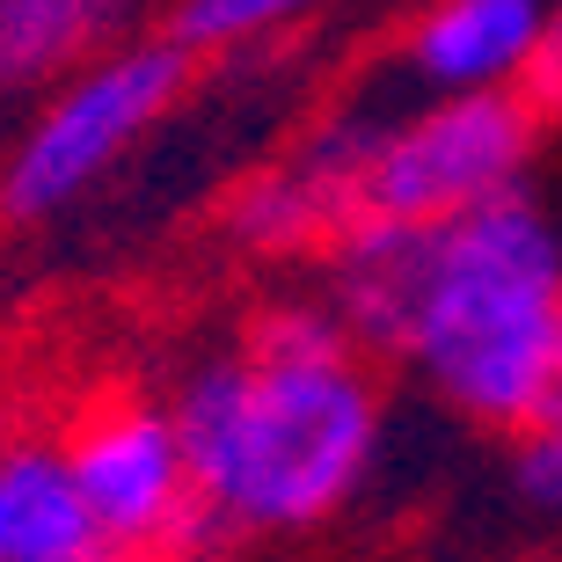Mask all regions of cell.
<instances>
[{"instance_id":"obj_1","label":"cell","mask_w":562,"mask_h":562,"mask_svg":"<svg viewBox=\"0 0 562 562\" xmlns=\"http://www.w3.org/2000/svg\"><path fill=\"white\" fill-rule=\"evenodd\" d=\"M168 409L220 533H307L358 497L380 453V387L358 351L212 358Z\"/></svg>"},{"instance_id":"obj_2","label":"cell","mask_w":562,"mask_h":562,"mask_svg":"<svg viewBox=\"0 0 562 562\" xmlns=\"http://www.w3.org/2000/svg\"><path fill=\"white\" fill-rule=\"evenodd\" d=\"M555 314L562 234L526 190H504L431 220V271H424L417 329L402 358L468 424L519 431L541 417Z\"/></svg>"},{"instance_id":"obj_3","label":"cell","mask_w":562,"mask_h":562,"mask_svg":"<svg viewBox=\"0 0 562 562\" xmlns=\"http://www.w3.org/2000/svg\"><path fill=\"white\" fill-rule=\"evenodd\" d=\"M190 59H198L190 44L146 37L117 44L103 59H88L74 81H59L0 168V220L30 227V220L66 212L81 190H95L176 110V95L190 88Z\"/></svg>"},{"instance_id":"obj_4","label":"cell","mask_w":562,"mask_h":562,"mask_svg":"<svg viewBox=\"0 0 562 562\" xmlns=\"http://www.w3.org/2000/svg\"><path fill=\"white\" fill-rule=\"evenodd\" d=\"M541 103L526 88H468L438 95L402 125H366L351 176V220H446L482 198L519 190L533 146H541Z\"/></svg>"},{"instance_id":"obj_5","label":"cell","mask_w":562,"mask_h":562,"mask_svg":"<svg viewBox=\"0 0 562 562\" xmlns=\"http://www.w3.org/2000/svg\"><path fill=\"white\" fill-rule=\"evenodd\" d=\"M59 446L103 548H176V555H190L220 533L198 504L176 409H154L139 395H95Z\"/></svg>"},{"instance_id":"obj_6","label":"cell","mask_w":562,"mask_h":562,"mask_svg":"<svg viewBox=\"0 0 562 562\" xmlns=\"http://www.w3.org/2000/svg\"><path fill=\"white\" fill-rule=\"evenodd\" d=\"M541 30H548V0H431L402 30V66L438 95L526 88Z\"/></svg>"},{"instance_id":"obj_7","label":"cell","mask_w":562,"mask_h":562,"mask_svg":"<svg viewBox=\"0 0 562 562\" xmlns=\"http://www.w3.org/2000/svg\"><path fill=\"white\" fill-rule=\"evenodd\" d=\"M88 555H103V533L81 504L66 446H52V438L0 446V562H88Z\"/></svg>"},{"instance_id":"obj_8","label":"cell","mask_w":562,"mask_h":562,"mask_svg":"<svg viewBox=\"0 0 562 562\" xmlns=\"http://www.w3.org/2000/svg\"><path fill=\"white\" fill-rule=\"evenodd\" d=\"M110 15L103 0H0V95L74 66Z\"/></svg>"},{"instance_id":"obj_9","label":"cell","mask_w":562,"mask_h":562,"mask_svg":"<svg viewBox=\"0 0 562 562\" xmlns=\"http://www.w3.org/2000/svg\"><path fill=\"white\" fill-rule=\"evenodd\" d=\"M314 8H329V0H176L168 37L190 44V52H227V44L271 37L285 22H307Z\"/></svg>"},{"instance_id":"obj_10","label":"cell","mask_w":562,"mask_h":562,"mask_svg":"<svg viewBox=\"0 0 562 562\" xmlns=\"http://www.w3.org/2000/svg\"><path fill=\"white\" fill-rule=\"evenodd\" d=\"M241 351H256V358H344V351H358V336L344 329L336 307H300V300H285V307H263L249 322Z\"/></svg>"},{"instance_id":"obj_11","label":"cell","mask_w":562,"mask_h":562,"mask_svg":"<svg viewBox=\"0 0 562 562\" xmlns=\"http://www.w3.org/2000/svg\"><path fill=\"white\" fill-rule=\"evenodd\" d=\"M519 446H512V490H519L526 512L562 519V417H533L519 424Z\"/></svg>"},{"instance_id":"obj_12","label":"cell","mask_w":562,"mask_h":562,"mask_svg":"<svg viewBox=\"0 0 562 562\" xmlns=\"http://www.w3.org/2000/svg\"><path fill=\"white\" fill-rule=\"evenodd\" d=\"M526 95L541 103V117H562V0H548L541 52H533V66H526Z\"/></svg>"},{"instance_id":"obj_13","label":"cell","mask_w":562,"mask_h":562,"mask_svg":"<svg viewBox=\"0 0 562 562\" xmlns=\"http://www.w3.org/2000/svg\"><path fill=\"white\" fill-rule=\"evenodd\" d=\"M541 417H562V314H555V351H548V395H541Z\"/></svg>"},{"instance_id":"obj_14","label":"cell","mask_w":562,"mask_h":562,"mask_svg":"<svg viewBox=\"0 0 562 562\" xmlns=\"http://www.w3.org/2000/svg\"><path fill=\"white\" fill-rule=\"evenodd\" d=\"M88 562H183L176 548H103V555H88Z\"/></svg>"},{"instance_id":"obj_15","label":"cell","mask_w":562,"mask_h":562,"mask_svg":"<svg viewBox=\"0 0 562 562\" xmlns=\"http://www.w3.org/2000/svg\"><path fill=\"white\" fill-rule=\"evenodd\" d=\"M103 8H117V0H103Z\"/></svg>"}]
</instances>
